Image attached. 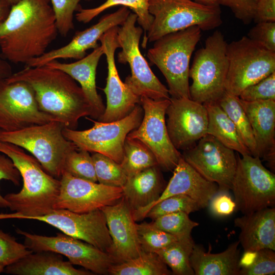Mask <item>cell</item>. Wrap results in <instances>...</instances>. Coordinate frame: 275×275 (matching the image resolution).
I'll return each mask as SVG.
<instances>
[{
    "instance_id": "1",
    "label": "cell",
    "mask_w": 275,
    "mask_h": 275,
    "mask_svg": "<svg viewBox=\"0 0 275 275\" xmlns=\"http://www.w3.org/2000/svg\"><path fill=\"white\" fill-rule=\"evenodd\" d=\"M58 33L50 0H21L0 24L1 58L26 64L45 53Z\"/></svg>"
},
{
    "instance_id": "2",
    "label": "cell",
    "mask_w": 275,
    "mask_h": 275,
    "mask_svg": "<svg viewBox=\"0 0 275 275\" xmlns=\"http://www.w3.org/2000/svg\"><path fill=\"white\" fill-rule=\"evenodd\" d=\"M22 81L34 91L39 109L52 116L65 127L75 129L79 119L94 112L81 88L68 74L47 65L30 67L12 73L5 79Z\"/></svg>"
},
{
    "instance_id": "3",
    "label": "cell",
    "mask_w": 275,
    "mask_h": 275,
    "mask_svg": "<svg viewBox=\"0 0 275 275\" xmlns=\"http://www.w3.org/2000/svg\"><path fill=\"white\" fill-rule=\"evenodd\" d=\"M0 152L9 157L23 180L17 193L4 197L10 204L11 218L32 219L54 210L60 191V179L47 173L37 159L26 154L19 147L0 142Z\"/></svg>"
},
{
    "instance_id": "4",
    "label": "cell",
    "mask_w": 275,
    "mask_h": 275,
    "mask_svg": "<svg viewBox=\"0 0 275 275\" xmlns=\"http://www.w3.org/2000/svg\"><path fill=\"white\" fill-rule=\"evenodd\" d=\"M201 31L193 26L168 34L154 41L148 50L150 64L156 65L164 76L172 98H190L189 63Z\"/></svg>"
},
{
    "instance_id": "5",
    "label": "cell",
    "mask_w": 275,
    "mask_h": 275,
    "mask_svg": "<svg viewBox=\"0 0 275 275\" xmlns=\"http://www.w3.org/2000/svg\"><path fill=\"white\" fill-rule=\"evenodd\" d=\"M149 12L153 20L142 42L144 48L148 42L190 26L209 31L222 23L219 5L207 6L193 0H150Z\"/></svg>"
},
{
    "instance_id": "6",
    "label": "cell",
    "mask_w": 275,
    "mask_h": 275,
    "mask_svg": "<svg viewBox=\"0 0 275 275\" xmlns=\"http://www.w3.org/2000/svg\"><path fill=\"white\" fill-rule=\"evenodd\" d=\"M64 127L61 122L52 120L17 131H0V142L26 150L47 173L60 179L67 155L77 149L73 142L63 135Z\"/></svg>"
},
{
    "instance_id": "7",
    "label": "cell",
    "mask_w": 275,
    "mask_h": 275,
    "mask_svg": "<svg viewBox=\"0 0 275 275\" xmlns=\"http://www.w3.org/2000/svg\"><path fill=\"white\" fill-rule=\"evenodd\" d=\"M227 44L223 34L216 30L195 53L189 74L193 80L189 88L191 100L203 104L217 103L225 92Z\"/></svg>"
},
{
    "instance_id": "8",
    "label": "cell",
    "mask_w": 275,
    "mask_h": 275,
    "mask_svg": "<svg viewBox=\"0 0 275 275\" xmlns=\"http://www.w3.org/2000/svg\"><path fill=\"white\" fill-rule=\"evenodd\" d=\"M137 16L134 13L119 27L117 40L121 50L118 54L121 64L129 65L131 75L124 82L138 96L146 97L153 100L170 99L168 89L163 85L151 69L139 47L143 33L141 26H136Z\"/></svg>"
},
{
    "instance_id": "9",
    "label": "cell",
    "mask_w": 275,
    "mask_h": 275,
    "mask_svg": "<svg viewBox=\"0 0 275 275\" xmlns=\"http://www.w3.org/2000/svg\"><path fill=\"white\" fill-rule=\"evenodd\" d=\"M144 110L140 104L125 118L114 122H104L86 119L93 126L84 130L64 127V137L78 149L104 155L120 163L124 156V146L128 134L140 125Z\"/></svg>"
},
{
    "instance_id": "10",
    "label": "cell",
    "mask_w": 275,
    "mask_h": 275,
    "mask_svg": "<svg viewBox=\"0 0 275 275\" xmlns=\"http://www.w3.org/2000/svg\"><path fill=\"white\" fill-rule=\"evenodd\" d=\"M237 154V166L231 190L235 210L250 213L275 204V175L252 155Z\"/></svg>"
},
{
    "instance_id": "11",
    "label": "cell",
    "mask_w": 275,
    "mask_h": 275,
    "mask_svg": "<svg viewBox=\"0 0 275 275\" xmlns=\"http://www.w3.org/2000/svg\"><path fill=\"white\" fill-rule=\"evenodd\" d=\"M228 69L225 91L239 96L242 91L275 72V52L255 43L247 36L227 44Z\"/></svg>"
},
{
    "instance_id": "12",
    "label": "cell",
    "mask_w": 275,
    "mask_h": 275,
    "mask_svg": "<svg viewBox=\"0 0 275 275\" xmlns=\"http://www.w3.org/2000/svg\"><path fill=\"white\" fill-rule=\"evenodd\" d=\"M170 101V99L140 97V104L144 110L142 122L127 136L144 143L154 155L158 167L166 171L173 170L182 157L173 145L166 126V113Z\"/></svg>"
},
{
    "instance_id": "13",
    "label": "cell",
    "mask_w": 275,
    "mask_h": 275,
    "mask_svg": "<svg viewBox=\"0 0 275 275\" xmlns=\"http://www.w3.org/2000/svg\"><path fill=\"white\" fill-rule=\"evenodd\" d=\"M16 232L23 236L24 244L33 252L51 251L62 255L73 265L82 266L93 274H107L111 266L115 264L107 253L63 233L47 236L19 229Z\"/></svg>"
},
{
    "instance_id": "14",
    "label": "cell",
    "mask_w": 275,
    "mask_h": 275,
    "mask_svg": "<svg viewBox=\"0 0 275 275\" xmlns=\"http://www.w3.org/2000/svg\"><path fill=\"white\" fill-rule=\"evenodd\" d=\"M182 157L202 177L229 191L237 166V155L213 136L206 134L184 150Z\"/></svg>"
},
{
    "instance_id": "15",
    "label": "cell",
    "mask_w": 275,
    "mask_h": 275,
    "mask_svg": "<svg viewBox=\"0 0 275 275\" xmlns=\"http://www.w3.org/2000/svg\"><path fill=\"white\" fill-rule=\"evenodd\" d=\"M56 120L41 111L26 82L0 81V130L14 131Z\"/></svg>"
},
{
    "instance_id": "16",
    "label": "cell",
    "mask_w": 275,
    "mask_h": 275,
    "mask_svg": "<svg viewBox=\"0 0 275 275\" xmlns=\"http://www.w3.org/2000/svg\"><path fill=\"white\" fill-rule=\"evenodd\" d=\"M54 209L82 213L113 205L123 197L122 187H112L76 178L64 172Z\"/></svg>"
},
{
    "instance_id": "17",
    "label": "cell",
    "mask_w": 275,
    "mask_h": 275,
    "mask_svg": "<svg viewBox=\"0 0 275 275\" xmlns=\"http://www.w3.org/2000/svg\"><path fill=\"white\" fill-rule=\"evenodd\" d=\"M32 219L46 223L67 235L106 253L112 244L105 218L100 209L82 213L67 209H54L47 214Z\"/></svg>"
},
{
    "instance_id": "18",
    "label": "cell",
    "mask_w": 275,
    "mask_h": 275,
    "mask_svg": "<svg viewBox=\"0 0 275 275\" xmlns=\"http://www.w3.org/2000/svg\"><path fill=\"white\" fill-rule=\"evenodd\" d=\"M119 26L111 28L100 38L107 64L106 85L103 90L106 96V106L98 119L104 122L121 120L140 104V97L134 94L120 78L116 66L115 53L120 47L117 40Z\"/></svg>"
},
{
    "instance_id": "19",
    "label": "cell",
    "mask_w": 275,
    "mask_h": 275,
    "mask_svg": "<svg viewBox=\"0 0 275 275\" xmlns=\"http://www.w3.org/2000/svg\"><path fill=\"white\" fill-rule=\"evenodd\" d=\"M170 100L166 113L167 131L174 146L185 150L207 134V109L190 98L171 97Z\"/></svg>"
},
{
    "instance_id": "20",
    "label": "cell",
    "mask_w": 275,
    "mask_h": 275,
    "mask_svg": "<svg viewBox=\"0 0 275 275\" xmlns=\"http://www.w3.org/2000/svg\"><path fill=\"white\" fill-rule=\"evenodd\" d=\"M130 11L127 7H122L114 13L103 16L95 24L81 31L77 32L66 45L49 51L32 59L25 66L35 67L45 65L58 59L80 60L86 56V51L99 46L101 37L112 28L121 25Z\"/></svg>"
},
{
    "instance_id": "21",
    "label": "cell",
    "mask_w": 275,
    "mask_h": 275,
    "mask_svg": "<svg viewBox=\"0 0 275 275\" xmlns=\"http://www.w3.org/2000/svg\"><path fill=\"white\" fill-rule=\"evenodd\" d=\"M112 244L107 253L115 264L138 257L142 252L132 211L122 197L116 203L103 207Z\"/></svg>"
},
{
    "instance_id": "22",
    "label": "cell",
    "mask_w": 275,
    "mask_h": 275,
    "mask_svg": "<svg viewBox=\"0 0 275 275\" xmlns=\"http://www.w3.org/2000/svg\"><path fill=\"white\" fill-rule=\"evenodd\" d=\"M218 190L216 183L205 179L181 157L158 199L145 207L133 211V217L135 222L142 221L155 204L168 197L180 194L190 197L201 209L205 208Z\"/></svg>"
},
{
    "instance_id": "23",
    "label": "cell",
    "mask_w": 275,
    "mask_h": 275,
    "mask_svg": "<svg viewBox=\"0 0 275 275\" xmlns=\"http://www.w3.org/2000/svg\"><path fill=\"white\" fill-rule=\"evenodd\" d=\"M239 100L249 119L258 157L266 161L274 171L275 100L246 101L240 98Z\"/></svg>"
},
{
    "instance_id": "24",
    "label": "cell",
    "mask_w": 275,
    "mask_h": 275,
    "mask_svg": "<svg viewBox=\"0 0 275 275\" xmlns=\"http://www.w3.org/2000/svg\"><path fill=\"white\" fill-rule=\"evenodd\" d=\"M240 229L238 241L244 253L262 249L275 250V208H265L243 214L234 221Z\"/></svg>"
},
{
    "instance_id": "25",
    "label": "cell",
    "mask_w": 275,
    "mask_h": 275,
    "mask_svg": "<svg viewBox=\"0 0 275 275\" xmlns=\"http://www.w3.org/2000/svg\"><path fill=\"white\" fill-rule=\"evenodd\" d=\"M103 54V47L99 45L90 54L75 62L66 63L53 60L45 64L64 72L79 83L96 119L101 117L105 108L101 97L97 93L96 84L97 68Z\"/></svg>"
},
{
    "instance_id": "26",
    "label": "cell",
    "mask_w": 275,
    "mask_h": 275,
    "mask_svg": "<svg viewBox=\"0 0 275 275\" xmlns=\"http://www.w3.org/2000/svg\"><path fill=\"white\" fill-rule=\"evenodd\" d=\"M7 266L4 273L13 275H91L87 270L75 268L61 254L51 251L35 252Z\"/></svg>"
},
{
    "instance_id": "27",
    "label": "cell",
    "mask_w": 275,
    "mask_h": 275,
    "mask_svg": "<svg viewBox=\"0 0 275 275\" xmlns=\"http://www.w3.org/2000/svg\"><path fill=\"white\" fill-rule=\"evenodd\" d=\"M159 168L153 166L127 178L123 198L132 211L152 204L161 194L166 185Z\"/></svg>"
},
{
    "instance_id": "28",
    "label": "cell",
    "mask_w": 275,
    "mask_h": 275,
    "mask_svg": "<svg viewBox=\"0 0 275 275\" xmlns=\"http://www.w3.org/2000/svg\"><path fill=\"white\" fill-rule=\"evenodd\" d=\"M239 241H236L224 251L213 254L195 243L189 258L195 275H239Z\"/></svg>"
},
{
    "instance_id": "29",
    "label": "cell",
    "mask_w": 275,
    "mask_h": 275,
    "mask_svg": "<svg viewBox=\"0 0 275 275\" xmlns=\"http://www.w3.org/2000/svg\"><path fill=\"white\" fill-rule=\"evenodd\" d=\"M208 114L207 134L241 155H252L235 125L217 103L204 104Z\"/></svg>"
},
{
    "instance_id": "30",
    "label": "cell",
    "mask_w": 275,
    "mask_h": 275,
    "mask_svg": "<svg viewBox=\"0 0 275 275\" xmlns=\"http://www.w3.org/2000/svg\"><path fill=\"white\" fill-rule=\"evenodd\" d=\"M150 1V0H106L96 7L87 9L79 7L75 17L78 22L87 23L108 8L117 6L127 7L137 16V21L144 31V42L153 20V16L149 12Z\"/></svg>"
},
{
    "instance_id": "31",
    "label": "cell",
    "mask_w": 275,
    "mask_h": 275,
    "mask_svg": "<svg viewBox=\"0 0 275 275\" xmlns=\"http://www.w3.org/2000/svg\"><path fill=\"white\" fill-rule=\"evenodd\" d=\"M111 275H170L172 271L155 252L142 251L138 257L114 264L108 269Z\"/></svg>"
},
{
    "instance_id": "32",
    "label": "cell",
    "mask_w": 275,
    "mask_h": 275,
    "mask_svg": "<svg viewBox=\"0 0 275 275\" xmlns=\"http://www.w3.org/2000/svg\"><path fill=\"white\" fill-rule=\"evenodd\" d=\"M217 103L235 125L252 155L258 157L249 119L240 102L239 97L225 91Z\"/></svg>"
},
{
    "instance_id": "33",
    "label": "cell",
    "mask_w": 275,
    "mask_h": 275,
    "mask_svg": "<svg viewBox=\"0 0 275 275\" xmlns=\"http://www.w3.org/2000/svg\"><path fill=\"white\" fill-rule=\"evenodd\" d=\"M120 164L127 177L147 168L158 166L154 155L144 143L138 139L128 137L125 141L124 156Z\"/></svg>"
},
{
    "instance_id": "34",
    "label": "cell",
    "mask_w": 275,
    "mask_h": 275,
    "mask_svg": "<svg viewBox=\"0 0 275 275\" xmlns=\"http://www.w3.org/2000/svg\"><path fill=\"white\" fill-rule=\"evenodd\" d=\"M195 243L193 238L178 240L156 253L175 275H195L189 258Z\"/></svg>"
},
{
    "instance_id": "35",
    "label": "cell",
    "mask_w": 275,
    "mask_h": 275,
    "mask_svg": "<svg viewBox=\"0 0 275 275\" xmlns=\"http://www.w3.org/2000/svg\"><path fill=\"white\" fill-rule=\"evenodd\" d=\"M239 275H273L275 273V252L262 249L244 253L240 259Z\"/></svg>"
},
{
    "instance_id": "36",
    "label": "cell",
    "mask_w": 275,
    "mask_h": 275,
    "mask_svg": "<svg viewBox=\"0 0 275 275\" xmlns=\"http://www.w3.org/2000/svg\"><path fill=\"white\" fill-rule=\"evenodd\" d=\"M91 156L98 183L112 187L124 186L128 177L120 163L98 153H93Z\"/></svg>"
},
{
    "instance_id": "37",
    "label": "cell",
    "mask_w": 275,
    "mask_h": 275,
    "mask_svg": "<svg viewBox=\"0 0 275 275\" xmlns=\"http://www.w3.org/2000/svg\"><path fill=\"white\" fill-rule=\"evenodd\" d=\"M188 214L175 212L160 216L151 222L154 227L176 236L179 240L192 238L191 232L199 224L190 219Z\"/></svg>"
},
{
    "instance_id": "38",
    "label": "cell",
    "mask_w": 275,
    "mask_h": 275,
    "mask_svg": "<svg viewBox=\"0 0 275 275\" xmlns=\"http://www.w3.org/2000/svg\"><path fill=\"white\" fill-rule=\"evenodd\" d=\"M136 227L140 244L145 252H155L179 240L176 236L154 227L150 223H136Z\"/></svg>"
},
{
    "instance_id": "39",
    "label": "cell",
    "mask_w": 275,
    "mask_h": 275,
    "mask_svg": "<svg viewBox=\"0 0 275 275\" xmlns=\"http://www.w3.org/2000/svg\"><path fill=\"white\" fill-rule=\"evenodd\" d=\"M64 172L76 178L97 182L92 156L86 150L77 148L70 152L65 159Z\"/></svg>"
},
{
    "instance_id": "40",
    "label": "cell",
    "mask_w": 275,
    "mask_h": 275,
    "mask_svg": "<svg viewBox=\"0 0 275 275\" xmlns=\"http://www.w3.org/2000/svg\"><path fill=\"white\" fill-rule=\"evenodd\" d=\"M200 209L198 204L190 197L183 194L176 195L168 197L153 206L145 218L153 221L167 214L183 212L189 214Z\"/></svg>"
},
{
    "instance_id": "41",
    "label": "cell",
    "mask_w": 275,
    "mask_h": 275,
    "mask_svg": "<svg viewBox=\"0 0 275 275\" xmlns=\"http://www.w3.org/2000/svg\"><path fill=\"white\" fill-rule=\"evenodd\" d=\"M32 252L24 244L17 242L14 237L0 229V274L4 273L7 266Z\"/></svg>"
},
{
    "instance_id": "42",
    "label": "cell",
    "mask_w": 275,
    "mask_h": 275,
    "mask_svg": "<svg viewBox=\"0 0 275 275\" xmlns=\"http://www.w3.org/2000/svg\"><path fill=\"white\" fill-rule=\"evenodd\" d=\"M82 0H50L54 13L58 33L66 36L73 29V16ZM91 1V0H85Z\"/></svg>"
},
{
    "instance_id": "43",
    "label": "cell",
    "mask_w": 275,
    "mask_h": 275,
    "mask_svg": "<svg viewBox=\"0 0 275 275\" xmlns=\"http://www.w3.org/2000/svg\"><path fill=\"white\" fill-rule=\"evenodd\" d=\"M238 97L246 101L275 100V72L246 88Z\"/></svg>"
},
{
    "instance_id": "44",
    "label": "cell",
    "mask_w": 275,
    "mask_h": 275,
    "mask_svg": "<svg viewBox=\"0 0 275 275\" xmlns=\"http://www.w3.org/2000/svg\"><path fill=\"white\" fill-rule=\"evenodd\" d=\"M247 37L260 47L275 52V22L257 23L250 30Z\"/></svg>"
},
{
    "instance_id": "45",
    "label": "cell",
    "mask_w": 275,
    "mask_h": 275,
    "mask_svg": "<svg viewBox=\"0 0 275 275\" xmlns=\"http://www.w3.org/2000/svg\"><path fill=\"white\" fill-rule=\"evenodd\" d=\"M259 0H218V4L229 7L235 17L244 24L253 20Z\"/></svg>"
},
{
    "instance_id": "46",
    "label": "cell",
    "mask_w": 275,
    "mask_h": 275,
    "mask_svg": "<svg viewBox=\"0 0 275 275\" xmlns=\"http://www.w3.org/2000/svg\"><path fill=\"white\" fill-rule=\"evenodd\" d=\"M20 174L12 160L6 155L0 154V181L8 180L16 185L20 184ZM8 201L1 194L0 208H9Z\"/></svg>"
},
{
    "instance_id": "47",
    "label": "cell",
    "mask_w": 275,
    "mask_h": 275,
    "mask_svg": "<svg viewBox=\"0 0 275 275\" xmlns=\"http://www.w3.org/2000/svg\"><path fill=\"white\" fill-rule=\"evenodd\" d=\"M208 206L213 215L224 217L231 215L235 210L236 205L229 191L218 190L210 201Z\"/></svg>"
},
{
    "instance_id": "48",
    "label": "cell",
    "mask_w": 275,
    "mask_h": 275,
    "mask_svg": "<svg viewBox=\"0 0 275 275\" xmlns=\"http://www.w3.org/2000/svg\"><path fill=\"white\" fill-rule=\"evenodd\" d=\"M253 20L256 23L275 22V0H259Z\"/></svg>"
},
{
    "instance_id": "49",
    "label": "cell",
    "mask_w": 275,
    "mask_h": 275,
    "mask_svg": "<svg viewBox=\"0 0 275 275\" xmlns=\"http://www.w3.org/2000/svg\"><path fill=\"white\" fill-rule=\"evenodd\" d=\"M12 74V68L7 61L0 58V81L5 80Z\"/></svg>"
},
{
    "instance_id": "50",
    "label": "cell",
    "mask_w": 275,
    "mask_h": 275,
    "mask_svg": "<svg viewBox=\"0 0 275 275\" xmlns=\"http://www.w3.org/2000/svg\"><path fill=\"white\" fill-rule=\"evenodd\" d=\"M11 6L7 0H0V24L7 17Z\"/></svg>"
},
{
    "instance_id": "51",
    "label": "cell",
    "mask_w": 275,
    "mask_h": 275,
    "mask_svg": "<svg viewBox=\"0 0 275 275\" xmlns=\"http://www.w3.org/2000/svg\"><path fill=\"white\" fill-rule=\"evenodd\" d=\"M198 3L207 5V6H215L219 5L218 0H193Z\"/></svg>"
},
{
    "instance_id": "52",
    "label": "cell",
    "mask_w": 275,
    "mask_h": 275,
    "mask_svg": "<svg viewBox=\"0 0 275 275\" xmlns=\"http://www.w3.org/2000/svg\"><path fill=\"white\" fill-rule=\"evenodd\" d=\"M10 219V213H0V220Z\"/></svg>"
},
{
    "instance_id": "53",
    "label": "cell",
    "mask_w": 275,
    "mask_h": 275,
    "mask_svg": "<svg viewBox=\"0 0 275 275\" xmlns=\"http://www.w3.org/2000/svg\"><path fill=\"white\" fill-rule=\"evenodd\" d=\"M11 6L15 5L18 3L21 0H7Z\"/></svg>"
},
{
    "instance_id": "54",
    "label": "cell",
    "mask_w": 275,
    "mask_h": 275,
    "mask_svg": "<svg viewBox=\"0 0 275 275\" xmlns=\"http://www.w3.org/2000/svg\"><path fill=\"white\" fill-rule=\"evenodd\" d=\"M0 131H1V130H0Z\"/></svg>"
}]
</instances>
